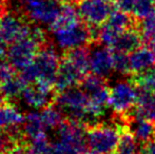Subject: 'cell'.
I'll return each mask as SVG.
<instances>
[{"instance_id": "cell-1", "label": "cell", "mask_w": 155, "mask_h": 154, "mask_svg": "<svg viewBox=\"0 0 155 154\" xmlns=\"http://www.w3.org/2000/svg\"><path fill=\"white\" fill-rule=\"evenodd\" d=\"M60 62L57 50L53 45H43L20 75L28 84L43 82L54 87Z\"/></svg>"}, {"instance_id": "cell-2", "label": "cell", "mask_w": 155, "mask_h": 154, "mask_svg": "<svg viewBox=\"0 0 155 154\" xmlns=\"http://www.w3.org/2000/svg\"><path fill=\"white\" fill-rule=\"evenodd\" d=\"M98 27H90L80 21L69 25L51 27L53 43L60 51L69 52L74 49L87 47L97 39Z\"/></svg>"}, {"instance_id": "cell-3", "label": "cell", "mask_w": 155, "mask_h": 154, "mask_svg": "<svg viewBox=\"0 0 155 154\" xmlns=\"http://www.w3.org/2000/svg\"><path fill=\"white\" fill-rule=\"evenodd\" d=\"M45 42V34L39 27H32L29 34L8 47L6 59L17 71H22L32 62Z\"/></svg>"}, {"instance_id": "cell-4", "label": "cell", "mask_w": 155, "mask_h": 154, "mask_svg": "<svg viewBox=\"0 0 155 154\" xmlns=\"http://www.w3.org/2000/svg\"><path fill=\"white\" fill-rule=\"evenodd\" d=\"M124 126L116 119L113 123H97L87 129V147L96 154H115Z\"/></svg>"}, {"instance_id": "cell-5", "label": "cell", "mask_w": 155, "mask_h": 154, "mask_svg": "<svg viewBox=\"0 0 155 154\" xmlns=\"http://www.w3.org/2000/svg\"><path fill=\"white\" fill-rule=\"evenodd\" d=\"M56 106L69 119L82 123L87 127L93 125L90 114V99L81 87L58 91Z\"/></svg>"}, {"instance_id": "cell-6", "label": "cell", "mask_w": 155, "mask_h": 154, "mask_svg": "<svg viewBox=\"0 0 155 154\" xmlns=\"http://www.w3.org/2000/svg\"><path fill=\"white\" fill-rule=\"evenodd\" d=\"M87 127L84 123L69 119L56 130L53 146L57 154H80L87 148Z\"/></svg>"}, {"instance_id": "cell-7", "label": "cell", "mask_w": 155, "mask_h": 154, "mask_svg": "<svg viewBox=\"0 0 155 154\" xmlns=\"http://www.w3.org/2000/svg\"><path fill=\"white\" fill-rule=\"evenodd\" d=\"M80 87L90 99V114L93 125H95L104 116L109 107L110 89L107 86L104 78L94 74L84 77Z\"/></svg>"}, {"instance_id": "cell-8", "label": "cell", "mask_w": 155, "mask_h": 154, "mask_svg": "<svg viewBox=\"0 0 155 154\" xmlns=\"http://www.w3.org/2000/svg\"><path fill=\"white\" fill-rule=\"evenodd\" d=\"M138 98V89L133 80H118L110 88L109 107L115 116L123 119L133 112Z\"/></svg>"}, {"instance_id": "cell-9", "label": "cell", "mask_w": 155, "mask_h": 154, "mask_svg": "<svg viewBox=\"0 0 155 154\" xmlns=\"http://www.w3.org/2000/svg\"><path fill=\"white\" fill-rule=\"evenodd\" d=\"M19 3L28 18L38 25L52 27L61 8L58 0H19Z\"/></svg>"}, {"instance_id": "cell-10", "label": "cell", "mask_w": 155, "mask_h": 154, "mask_svg": "<svg viewBox=\"0 0 155 154\" xmlns=\"http://www.w3.org/2000/svg\"><path fill=\"white\" fill-rule=\"evenodd\" d=\"M77 10L84 23L100 27L114 11V3L112 0H78Z\"/></svg>"}, {"instance_id": "cell-11", "label": "cell", "mask_w": 155, "mask_h": 154, "mask_svg": "<svg viewBox=\"0 0 155 154\" xmlns=\"http://www.w3.org/2000/svg\"><path fill=\"white\" fill-rule=\"evenodd\" d=\"M87 71H88L87 69L79 66L77 62L64 55L63 59L60 62L59 69H58L55 80V87L58 91L77 87V84H81L84 78L86 77Z\"/></svg>"}, {"instance_id": "cell-12", "label": "cell", "mask_w": 155, "mask_h": 154, "mask_svg": "<svg viewBox=\"0 0 155 154\" xmlns=\"http://www.w3.org/2000/svg\"><path fill=\"white\" fill-rule=\"evenodd\" d=\"M25 106L32 110H41L50 106L53 98V86L43 82H29L20 96Z\"/></svg>"}, {"instance_id": "cell-13", "label": "cell", "mask_w": 155, "mask_h": 154, "mask_svg": "<svg viewBox=\"0 0 155 154\" xmlns=\"http://www.w3.org/2000/svg\"><path fill=\"white\" fill-rule=\"evenodd\" d=\"M31 28L20 16L14 13H6L0 17V37L8 45L28 35Z\"/></svg>"}, {"instance_id": "cell-14", "label": "cell", "mask_w": 155, "mask_h": 154, "mask_svg": "<svg viewBox=\"0 0 155 154\" xmlns=\"http://www.w3.org/2000/svg\"><path fill=\"white\" fill-rule=\"evenodd\" d=\"M89 70L94 75L106 79L114 71V53L109 47L96 45L90 51Z\"/></svg>"}, {"instance_id": "cell-15", "label": "cell", "mask_w": 155, "mask_h": 154, "mask_svg": "<svg viewBox=\"0 0 155 154\" xmlns=\"http://www.w3.org/2000/svg\"><path fill=\"white\" fill-rule=\"evenodd\" d=\"M25 115L20 109L8 100L0 101V130L6 133H15L22 128Z\"/></svg>"}, {"instance_id": "cell-16", "label": "cell", "mask_w": 155, "mask_h": 154, "mask_svg": "<svg viewBox=\"0 0 155 154\" xmlns=\"http://www.w3.org/2000/svg\"><path fill=\"white\" fill-rule=\"evenodd\" d=\"M130 74L137 75L155 68V52L151 48L139 47L129 55Z\"/></svg>"}, {"instance_id": "cell-17", "label": "cell", "mask_w": 155, "mask_h": 154, "mask_svg": "<svg viewBox=\"0 0 155 154\" xmlns=\"http://www.w3.org/2000/svg\"><path fill=\"white\" fill-rule=\"evenodd\" d=\"M143 40V35L138 28L136 27L130 28V29L124 30L117 36L114 44L111 49L115 52H121V53L130 54L139 47H141Z\"/></svg>"}, {"instance_id": "cell-18", "label": "cell", "mask_w": 155, "mask_h": 154, "mask_svg": "<svg viewBox=\"0 0 155 154\" xmlns=\"http://www.w3.org/2000/svg\"><path fill=\"white\" fill-rule=\"evenodd\" d=\"M22 131L30 140L47 137L48 130L41 118L40 110H32L25 114Z\"/></svg>"}, {"instance_id": "cell-19", "label": "cell", "mask_w": 155, "mask_h": 154, "mask_svg": "<svg viewBox=\"0 0 155 154\" xmlns=\"http://www.w3.org/2000/svg\"><path fill=\"white\" fill-rule=\"evenodd\" d=\"M136 20L137 19L133 15H130V13L120 10H114L104 25L114 33L120 34L124 30L136 27L137 25L135 23Z\"/></svg>"}, {"instance_id": "cell-20", "label": "cell", "mask_w": 155, "mask_h": 154, "mask_svg": "<svg viewBox=\"0 0 155 154\" xmlns=\"http://www.w3.org/2000/svg\"><path fill=\"white\" fill-rule=\"evenodd\" d=\"M28 82L21 75H13L8 79L0 82V97L5 100H12L15 98H20L22 91L25 90Z\"/></svg>"}, {"instance_id": "cell-21", "label": "cell", "mask_w": 155, "mask_h": 154, "mask_svg": "<svg viewBox=\"0 0 155 154\" xmlns=\"http://www.w3.org/2000/svg\"><path fill=\"white\" fill-rule=\"evenodd\" d=\"M134 112L155 123V92L138 90V98Z\"/></svg>"}, {"instance_id": "cell-22", "label": "cell", "mask_w": 155, "mask_h": 154, "mask_svg": "<svg viewBox=\"0 0 155 154\" xmlns=\"http://www.w3.org/2000/svg\"><path fill=\"white\" fill-rule=\"evenodd\" d=\"M41 118L45 123L48 131H53L57 130L59 126L63 123V115L62 111L56 106H48L40 110Z\"/></svg>"}, {"instance_id": "cell-23", "label": "cell", "mask_w": 155, "mask_h": 154, "mask_svg": "<svg viewBox=\"0 0 155 154\" xmlns=\"http://www.w3.org/2000/svg\"><path fill=\"white\" fill-rule=\"evenodd\" d=\"M155 14V0H135L132 15L137 20H143Z\"/></svg>"}, {"instance_id": "cell-24", "label": "cell", "mask_w": 155, "mask_h": 154, "mask_svg": "<svg viewBox=\"0 0 155 154\" xmlns=\"http://www.w3.org/2000/svg\"><path fill=\"white\" fill-rule=\"evenodd\" d=\"M114 53V71L120 75L130 74V62H129V56L126 53L121 52H115Z\"/></svg>"}, {"instance_id": "cell-25", "label": "cell", "mask_w": 155, "mask_h": 154, "mask_svg": "<svg viewBox=\"0 0 155 154\" xmlns=\"http://www.w3.org/2000/svg\"><path fill=\"white\" fill-rule=\"evenodd\" d=\"M145 40L150 41L155 37V14L140 21L138 25Z\"/></svg>"}, {"instance_id": "cell-26", "label": "cell", "mask_w": 155, "mask_h": 154, "mask_svg": "<svg viewBox=\"0 0 155 154\" xmlns=\"http://www.w3.org/2000/svg\"><path fill=\"white\" fill-rule=\"evenodd\" d=\"M14 70L15 69L11 66V64L8 61V59L4 60L2 58H0V82L8 79V77L13 76L15 74Z\"/></svg>"}, {"instance_id": "cell-27", "label": "cell", "mask_w": 155, "mask_h": 154, "mask_svg": "<svg viewBox=\"0 0 155 154\" xmlns=\"http://www.w3.org/2000/svg\"><path fill=\"white\" fill-rule=\"evenodd\" d=\"M112 1L117 10L128 13H132L133 6L135 3V0H112Z\"/></svg>"}, {"instance_id": "cell-28", "label": "cell", "mask_w": 155, "mask_h": 154, "mask_svg": "<svg viewBox=\"0 0 155 154\" xmlns=\"http://www.w3.org/2000/svg\"><path fill=\"white\" fill-rule=\"evenodd\" d=\"M12 145V140L8 138L5 132L0 130V154H6Z\"/></svg>"}, {"instance_id": "cell-29", "label": "cell", "mask_w": 155, "mask_h": 154, "mask_svg": "<svg viewBox=\"0 0 155 154\" xmlns=\"http://www.w3.org/2000/svg\"><path fill=\"white\" fill-rule=\"evenodd\" d=\"M141 154H155V137L143 145Z\"/></svg>"}, {"instance_id": "cell-30", "label": "cell", "mask_w": 155, "mask_h": 154, "mask_svg": "<svg viewBox=\"0 0 155 154\" xmlns=\"http://www.w3.org/2000/svg\"><path fill=\"white\" fill-rule=\"evenodd\" d=\"M8 47H10V45H8V43L3 40V39L0 37V58H2L4 55H6Z\"/></svg>"}, {"instance_id": "cell-31", "label": "cell", "mask_w": 155, "mask_h": 154, "mask_svg": "<svg viewBox=\"0 0 155 154\" xmlns=\"http://www.w3.org/2000/svg\"><path fill=\"white\" fill-rule=\"evenodd\" d=\"M149 42H150V44H151V49L155 52V37L153 39H151Z\"/></svg>"}, {"instance_id": "cell-32", "label": "cell", "mask_w": 155, "mask_h": 154, "mask_svg": "<svg viewBox=\"0 0 155 154\" xmlns=\"http://www.w3.org/2000/svg\"><path fill=\"white\" fill-rule=\"evenodd\" d=\"M80 154H96V153L92 152V151H89V152H87V151H84V152L80 153Z\"/></svg>"}, {"instance_id": "cell-33", "label": "cell", "mask_w": 155, "mask_h": 154, "mask_svg": "<svg viewBox=\"0 0 155 154\" xmlns=\"http://www.w3.org/2000/svg\"><path fill=\"white\" fill-rule=\"evenodd\" d=\"M2 12H3V11H2V5L0 4V17H1L2 15H3V14H2Z\"/></svg>"}, {"instance_id": "cell-34", "label": "cell", "mask_w": 155, "mask_h": 154, "mask_svg": "<svg viewBox=\"0 0 155 154\" xmlns=\"http://www.w3.org/2000/svg\"><path fill=\"white\" fill-rule=\"evenodd\" d=\"M3 1L4 0H0V4H1V5H2V3H3Z\"/></svg>"}, {"instance_id": "cell-35", "label": "cell", "mask_w": 155, "mask_h": 154, "mask_svg": "<svg viewBox=\"0 0 155 154\" xmlns=\"http://www.w3.org/2000/svg\"><path fill=\"white\" fill-rule=\"evenodd\" d=\"M58 1H67V0H58Z\"/></svg>"}]
</instances>
